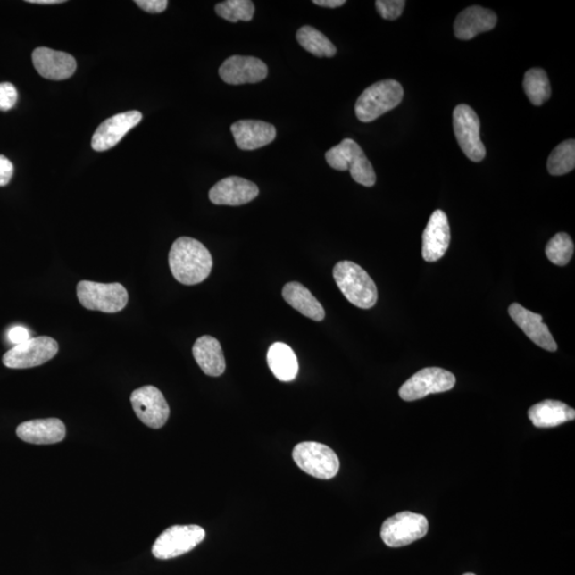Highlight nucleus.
<instances>
[{"mask_svg": "<svg viewBox=\"0 0 575 575\" xmlns=\"http://www.w3.org/2000/svg\"><path fill=\"white\" fill-rule=\"evenodd\" d=\"M171 272L180 284L195 286L208 279L212 270V256L200 241L189 237L179 238L171 247Z\"/></svg>", "mask_w": 575, "mask_h": 575, "instance_id": "obj_1", "label": "nucleus"}, {"mask_svg": "<svg viewBox=\"0 0 575 575\" xmlns=\"http://www.w3.org/2000/svg\"><path fill=\"white\" fill-rule=\"evenodd\" d=\"M333 274L337 286L353 305L370 309L378 302V288L361 265L340 262L335 265Z\"/></svg>", "mask_w": 575, "mask_h": 575, "instance_id": "obj_2", "label": "nucleus"}, {"mask_svg": "<svg viewBox=\"0 0 575 575\" xmlns=\"http://www.w3.org/2000/svg\"><path fill=\"white\" fill-rule=\"evenodd\" d=\"M403 96L404 90L399 82L392 79L376 82L367 88L357 99V118L363 123H370L399 106Z\"/></svg>", "mask_w": 575, "mask_h": 575, "instance_id": "obj_3", "label": "nucleus"}, {"mask_svg": "<svg viewBox=\"0 0 575 575\" xmlns=\"http://www.w3.org/2000/svg\"><path fill=\"white\" fill-rule=\"evenodd\" d=\"M326 162L337 171H350L353 179L359 185L373 187L376 175L361 146L352 139H345L325 154Z\"/></svg>", "mask_w": 575, "mask_h": 575, "instance_id": "obj_4", "label": "nucleus"}, {"mask_svg": "<svg viewBox=\"0 0 575 575\" xmlns=\"http://www.w3.org/2000/svg\"><path fill=\"white\" fill-rule=\"evenodd\" d=\"M77 297L88 311L116 313L123 311L129 303V292L119 283L102 284L81 280L77 285Z\"/></svg>", "mask_w": 575, "mask_h": 575, "instance_id": "obj_5", "label": "nucleus"}, {"mask_svg": "<svg viewBox=\"0 0 575 575\" xmlns=\"http://www.w3.org/2000/svg\"><path fill=\"white\" fill-rule=\"evenodd\" d=\"M292 457L298 468L316 479H330L339 472L338 456L329 446L319 442H301L293 449Z\"/></svg>", "mask_w": 575, "mask_h": 575, "instance_id": "obj_6", "label": "nucleus"}, {"mask_svg": "<svg viewBox=\"0 0 575 575\" xmlns=\"http://www.w3.org/2000/svg\"><path fill=\"white\" fill-rule=\"evenodd\" d=\"M206 538L198 525H174L164 530L153 546V554L158 560H171L192 551Z\"/></svg>", "mask_w": 575, "mask_h": 575, "instance_id": "obj_7", "label": "nucleus"}, {"mask_svg": "<svg viewBox=\"0 0 575 575\" xmlns=\"http://www.w3.org/2000/svg\"><path fill=\"white\" fill-rule=\"evenodd\" d=\"M429 532L428 519L419 513L403 512L381 525L380 536L390 547L405 546L424 538Z\"/></svg>", "mask_w": 575, "mask_h": 575, "instance_id": "obj_8", "label": "nucleus"}, {"mask_svg": "<svg viewBox=\"0 0 575 575\" xmlns=\"http://www.w3.org/2000/svg\"><path fill=\"white\" fill-rule=\"evenodd\" d=\"M58 352L59 345L56 340L41 336L11 348L4 354L3 362L10 369L35 368L52 361Z\"/></svg>", "mask_w": 575, "mask_h": 575, "instance_id": "obj_9", "label": "nucleus"}, {"mask_svg": "<svg viewBox=\"0 0 575 575\" xmlns=\"http://www.w3.org/2000/svg\"><path fill=\"white\" fill-rule=\"evenodd\" d=\"M456 379L446 370L425 368L413 374L400 388L401 399L406 402L417 401L423 397L441 394L454 388Z\"/></svg>", "mask_w": 575, "mask_h": 575, "instance_id": "obj_10", "label": "nucleus"}, {"mask_svg": "<svg viewBox=\"0 0 575 575\" xmlns=\"http://www.w3.org/2000/svg\"><path fill=\"white\" fill-rule=\"evenodd\" d=\"M453 125L462 152L474 162H482L486 148L479 137L480 121L477 113L467 104H460L453 113Z\"/></svg>", "mask_w": 575, "mask_h": 575, "instance_id": "obj_11", "label": "nucleus"}, {"mask_svg": "<svg viewBox=\"0 0 575 575\" xmlns=\"http://www.w3.org/2000/svg\"><path fill=\"white\" fill-rule=\"evenodd\" d=\"M132 408L146 427L158 429L164 427L170 417V407L162 391L154 386H144L132 392Z\"/></svg>", "mask_w": 575, "mask_h": 575, "instance_id": "obj_12", "label": "nucleus"}, {"mask_svg": "<svg viewBox=\"0 0 575 575\" xmlns=\"http://www.w3.org/2000/svg\"><path fill=\"white\" fill-rule=\"evenodd\" d=\"M143 115L139 112L119 113L103 121L92 137V148L106 152L119 144L129 132L140 123Z\"/></svg>", "mask_w": 575, "mask_h": 575, "instance_id": "obj_13", "label": "nucleus"}, {"mask_svg": "<svg viewBox=\"0 0 575 575\" xmlns=\"http://www.w3.org/2000/svg\"><path fill=\"white\" fill-rule=\"evenodd\" d=\"M219 74L229 85L257 84L267 79L268 66L255 57L231 56L221 65Z\"/></svg>", "mask_w": 575, "mask_h": 575, "instance_id": "obj_14", "label": "nucleus"}, {"mask_svg": "<svg viewBox=\"0 0 575 575\" xmlns=\"http://www.w3.org/2000/svg\"><path fill=\"white\" fill-rule=\"evenodd\" d=\"M258 195V187L254 182L238 176L226 177L209 191L210 201L226 206H241L255 200Z\"/></svg>", "mask_w": 575, "mask_h": 575, "instance_id": "obj_15", "label": "nucleus"}, {"mask_svg": "<svg viewBox=\"0 0 575 575\" xmlns=\"http://www.w3.org/2000/svg\"><path fill=\"white\" fill-rule=\"evenodd\" d=\"M450 241L449 220L442 210H436L423 232L422 256L425 262H438L445 256Z\"/></svg>", "mask_w": 575, "mask_h": 575, "instance_id": "obj_16", "label": "nucleus"}, {"mask_svg": "<svg viewBox=\"0 0 575 575\" xmlns=\"http://www.w3.org/2000/svg\"><path fill=\"white\" fill-rule=\"evenodd\" d=\"M32 62L38 73L49 80L69 79L77 69L73 56L47 47L37 48L32 54Z\"/></svg>", "mask_w": 575, "mask_h": 575, "instance_id": "obj_17", "label": "nucleus"}, {"mask_svg": "<svg viewBox=\"0 0 575 575\" xmlns=\"http://www.w3.org/2000/svg\"><path fill=\"white\" fill-rule=\"evenodd\" d=\"M508 313L523 333L544 350L557 351V345L547 326L543 322V316L528 311L527 308L513 303L508 308Z\"/></svg>", "mask_w": 575, "mask_h": 575, "instance_id": "obj_18", "label": "nucleus"}, {"mask_svg": "<svg viewBox=\"0 0 575 575\" xmlns=\"http://www.w3.org/2000/svg\"><path fill=\"white\" fill-rule=\"evenodd\" d=\"M237 146L242 151H254L272 143L276 138V129L272 124L262 121H238L230 127Z\"/></svg>", "mask_w": 575, "mask_h": 575, "instance_id": "obj_19", "label": "nucleus"}, {"mask_svg": "<svg viewBox=\"0 0 575 575\" xmlns=\"http://www.w3.org/2000/svg\"><path fill=\"white\" fill-rule=\"evenodd\" d=\"M16 435L29 444L54 445L65 438L66 429L59 419H38L20 424Z\"/></svg>", "mask_w": 575, "mask_h": 575, "instance_id": "obj_20", "label": "nucleus"}, {"mask_svg": "<svg viewBox=\"0 0 575 575\" xmlns=\"http://www.w3.org/2000/svg\"><path fill=\"white\" fill-rule=\"evenodd\" d=\"M496 21L494 11L473 5L457 16L454 24L455 36L460 40H472L479 33L494 29Z\"/></svg>", "mask_w": 575, "mask_h": 575, "instance_id": "obj_21", "label": "nucleus"}, {"mask_svg": "<svg viewBox=\"0 0 575 575\" xmlns=\"http://www.w3.org/2000/svg\"><path fill=\"white\" fill-rule=\"evenodd\" d=\"M193 356L206 375L217 378L225 372L226 362L222 346L212 336H203L192 348Z\"/></svg>", "mask_w": 575, "mask_h": 575, "instance_id": "obj_22", "label": "nucleus"}, {"mask_svg": "<svg viewBox=\"0 0 575 575\" xmlns=\"http://www.w3.org/2000/svg\"><path fill=\"white\" fill-rule=\"evenodd\" d=\"M529 418L536 428H555L562 423L573 421L575 411L565 403L546 400L529 408Z\"/></svg>", "mask_w": 575, "mask_h": 575, "instance_id": "obj_23", "label": "nucleus"}, {"mask_svg": "<svg viewBox=\"0 0 575 575\" xmlns=\"http://www.w3.org/2000/svg\"><path fill=\"white\" fill-rule=\"evenodd\" d=\"M283 296L285 301L303 316L317 321V322L324 320L323 306L305 286L292 281L284 287Z\"/></svg>", "mask_w": 575, "mask_h": 575, "instance_id": "obj_24", "label": "nucleus"}, {"mask_svg": "<svg viewBox=\"0 0 575 575\" xmlns=\"http://www.w3.org/2000/svg\"><path fill=\"white\" fill-rule=\"evenodd\" d=\"M268 364L275 378L280 381H292L298 373V362L295 351L283 342H276L269 348Z\"/></svg>", "mask_w": 575, "mask_h": 575, "instance_id": "obj_25", "label": "nucleus"}, {"mask_svg": "<svg viewBox=\"0 0 575 575\" xmlns=\"http://www.w3.org/2000/svg\"><path fill=\"white\" fill-rule=\"evenodd\" d=\"M296 40L305 51L317 57H334L337 48L329 38L312 26H304L296 33Z\"/></svg>", "mask_w": 575, "mask_h": 575, "instance_id": "obj_26", "label": "nucleus"}, {"mask_svg": "<svg viewBox=\"0 0 575 575\" xmlns=\"http://www.w3.org/2000/svg\"><path fill=\"white\" fill-rule=\"evenodd\" d=\"M523 88L530 103L535 106H541L551 97L550 81L544 70L528 71L524 75Z\"/></svg>", "mask_w": 575, "mask_h": 575, "instance_id": "obj_27", "label": "nucleus"}, {"mask_svg": "<svg viewBox=\"0 0 575 575\" xmlns=\"http://www.w3.org/2000/svg\"><path fill=\"white\" fill-rule=\"evenodd\" d=\"M575 142L567 140L554 148L547 160V171L551 175L562 176L574 170Z\"/></svg>", "mask_w": 575, "mask_h": 575, "instance_id": "obj_28", "label": "nucleus"}, {"mask_svg": "<svg viewBox=\"0 0 575 575\" xmlns=\"http://www.w3.org/2000/svg\"><path fill=\"white\" fill-rule=\"evenodd\" d=\"M215 12L230 23L239 21H250L255 13V5L251 0H228L215 5Z\"/></svg>", "mask_w": 575, "mask_h": 575, "instance_id": "obj_29", "label": "nucleus"}, {"mask_svg": "<svg viewBox=\"0 0 575 575\" xmlns=\"http://www.w3.org/2000/svg\"><path fill=\"white\" fill-rule=\"evenodd\" d=\"M573 253V241L566 232H560L553 237L546 247V257L560 267H565L571 262Z\"/></svg>", "mask_w": 575, "mask_h": 575, "instance_id": "obj_30", "label": "nucleus"}, {"mask_svg": "<svg viewBox=\"0 0 575 575\" xmlns=\"http://www.w3.org/2000/svg\"><path fill=\"white\" fill-rule=\"evenodd\" d=\"M405 4L406 2L404 0H378L375 3L381 18L388 21L399 19Z\"/></svg>", "mask_w": 575, "mask_h": 575, "instance_id": "obj_31", "label": "nucleus"}, {"mask_svg": "<svg viewBox=\"0 0 575 575\" xmlns=\"http://www.w3.org/2000/svg\"><path fill=\"white\" fill-rule=\"evenodd\" d=\"M19 94L16 88L10 82L0 84V112H8L18 102Z\"/></svg>", "mask_w": 575, "mask_h": 575, "instance_id": "obj_32", "label": "nucleus"}, {"mask_svg": "<svg viewBox=\"0 0 575 575\" xmlns=\"http://www.w3.org/2000/svg\"><path fill=\"white\" fill-rule=\"evenodd\" d=\"M135 4L148 13H162L169 4L167 0H136Z\"/></svg>", "mask_w": 575, "mask_h": 575, "instance_id": "obj_33", "label": "nucleus"}, {"mask_svg": "<svg viewBox=\"0 0 575 575\" xmlns=\"http://www.w3.org/2000/svg\"><path fill=\"white\" fill-rule=\"evenodd\" d=\"M14 173L12 162L7 157L0 154V187L7 186Z\"/></svg>", "mask_w": 575, "mask_h": 575, "instance_id": "obj_34", "label": "nucleus"}, {"mask_svg": "<svg viewBox=\"0 0 575 575\" xmlns=\"http://www.w3.org/2000/svg\"><path fill=\"white\" fill-rule=\"evenodd\" d=\"M8 339L14 346H19L30 339V333L23 326H14L9 330Z\"/></svg>", "mask_w": 575, "mask_h": 575, "instance_id": "obj_35", "label": "nucleus"}, {"mask_svg": "<svg viewBox=\"0 0 575 575\" xmlns=\"http://www.w3.org/2000/svg\"><path fill=\"white\" fill-rule=\"evenodd\" d=\"M313 4L324 8H339L346 4V0H313Z\"/></svg>", "mask_w": 575, "mask_h": 575, "instance_id": "obj_36", "label": "nucleus"}, {"mask_svg": "<svg viewBox=\"0 0 575 575\" xmlns=\"http://www.w3.org/2000/svg\"><path fill=\"white\" fill-rule=\"evenodd\" d=\"M30 4H63V0H29Z\"/></svg>", "mask_w": 575, "mask_h": 575, "instance_id": "obj_37", "label": "nucleus"}, {"mask_svg": "<svg viewBox=\"0 0 575 575\" xmlns=\"http://www.w3.org/2000/svg\"><path fill=\"white\" fill-rule=\"evenodd\" d=\"M463 575H475V574H473V573H466V574H463Z\"/></svg>", "mask_w": 575, "mask_h": 575, "instance_id": "obj_38", "label": "nucleus"}]
</instances>
